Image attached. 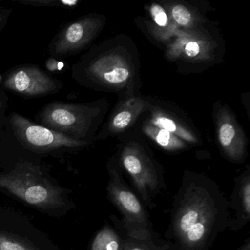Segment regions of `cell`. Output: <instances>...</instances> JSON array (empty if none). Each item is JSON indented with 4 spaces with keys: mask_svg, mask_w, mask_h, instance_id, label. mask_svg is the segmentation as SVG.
I'll return each mask as SVG.
<instances>
[{
    "mask_svg": "<svg viewBox=\"0 0 250 250\" xmlns=\"http://www.w3.org/2000/svg\"><path fill=\"white\" fill-rule=\"evenodd\" d=\"M229 202L206 175L184 174L166 232L168 250H210L229 225Z\"/></svg>",
    "mask_w": 250,
    "mask_h": 250,
    "instance_id": "1",
    "label": "cell"
},
{
    "mask_svg": "<svg viewBox=\"0 0 250 250\" xmlns=\"http://www.w3.org/2000/svg\"><path fill=\"white\" fill-rule=\"evenodd\" d=\"M8 12H10V11H5V12H0V30H1V29H2L5 24V21H6L7 19H8L7 13Z\"/></svg>",
    "mask_w": 250,
    "mask_h": 250,
    "instance_id": "22",
    "label": "cell"
},
{
    "mask_svg": "<svg viewBox=\"0 0 250 250\" xmlns=\"http://www.w3.org/2000/svg\"><path fill=\"white\" fill-rule=\"evenodd\" d=\"M11 123L13 130L20 141L33 150L43 151L62 147L77 148L87 144L84 140L38 125L18 114L12 115Z\"/></svg>",
    "mask_w": 250,
    "mask_h": 250,
    "instance_id": "6",
    "label": "cell"
},
{
    "mask_svg": "<svg viewBox=\"0 0 250 250\" xmlns=\"http://www.w3.org/2000/svg\"><path fill=\"white\" fill-rule=\"evenodd\" d=\"M0 250H40L27 241L14 235L0 232Z\"/></svg>",
    "mask_w": 250,
    "mask_h": 250,
    "instance_id": "17",
    "label": "cell"
},
{
    "mask_svg": "<svg viewBox=\"0 0 250 250\" xmlns=\"http://www.w3.org/2000/svg\"><path fill=\"white\" fill-rule=\"evenodd\" d=\"M103 25L101 18L88 16L71 23L62 30L51 46L55 56H65L83 49L98 34Z\"/></svg>",
    "mask_w": 250,
    "mask_h": 250,
    "instance_id": "7",
    "label": "cell"
},
{
    "mask_svg": "<svg viewBox=\"0 0 250 250\" xmlns=\"http://www.w3.org/2000/svg\"><path fill=\"white\" fill-rule=\"evenodd\" d=\"M229 208L234 210V216L229 219L228 225L229 229L238 230L250 222V173L249 169L235 180Z\"/></svg>",
    "mask_w": 250,
    "mask_h": 250,
    "instance_id": "11",
    "label": "cell"
},
{
    "mask_svg": "<svg viewBox=\"0 0 250 250\" xmlns=\"http://www.w3.org/2000/svg\"><path fill=\"white\" fill-rule=\"evenodd\" d=\"M88 72L96 81L111 87H121L131 77V66L126 58L117 53L99 57L90 64Z\"/></svg>",
    "mask_w": 250,
    "mask_h": 250,
    "instance_id": "10",
    "label": "cell"
},
{
    "mask_svg": "<svg viewBox=\"0 0 250 250\" xmlns=\"http://www.w3.org/2000/svg\"><path fill=\"white\" fill-rule=\"evenodd\" d=\"M218 140L225 156L241 162L246 156V139L241 128L228 109H220L216 115Z\"/></svg>",
    "mask_w": 250,
    "mask_h": 250,
    "instance_id": "9",
    "label": "cell"
},
{
    "mask_svg": "<svg viewBox=\"0 0 250 250\" xmlns=\"http://www.w3.org/2000/svg\"><path fill=\"white\" fill-rule=\"evenodd\" d=\"M143 131L160 147L167 151H180L187 148V143L184 140L165 130L152 125L151 124H146L143 128Z\"/></svg>",
    "mask_w": 250,
    "mask_h": 250,
    "instance_id": "14",
    "label": "cell"
},
{
    "mask_svg": "<svg viewBox=\"0 0 250 250\" xmlns=\"http://www.w3.org/2000/svg\"><path fill=\"white\" fill-rule=\"evenodd\" d=\"M3 85L8 90L28 96H44L58 89L56 81L36 67H23L7 76Z\"/></svg>",
    "mask_w": 250,
    "mask_h": 250,
    "instance_id": "8",
    "label": "cell"
},
{
    "mask_svg": "<svg viewBox=\"0 0 250 250\" xmlns=\"http://www.w3.org/2000/svg\"><path fill=\"white\" fill-rule=\"evenodd\" d=\"M237 250H250V238H247L244 244L239 247Z\"/></svg>",
    "mask_w": 250,
    "mask_h": 250,
    "instance_id": "23",
    "label": "cell"
},
{
    "mask_svg": "<svg viewBox=\"0 0 250 250\" xmlns=\"http://www.w3.org/2000/svg\"><path fill=\"white\" fill-rule=\"evenodd\" d=\"M125 238L110 225H105L93 238L90 250H124Z\"/></svg>",
    "mask_w": 250,
    "mask_h": 250,
    "instance_id": "15",
    "label": "cell"
},
{
    "mask_svg": "<svg viewBox=\"0 0 250 250\" xmlns=\"http://www.w3.org/2000/svg\"><path fill=\"white\" fill-rule=\"evenodd\" d=\"M208 46L203 41L190 40L183 43L182 52L186 56L193 59L208 58Z\"/></svg>",
    "mask_w": 250,
    "mask_h": 250,
    "instance_id": "18",
    "label": "cell"
},
{
    "mask_svg": "<svg viewBox=\"0 0 250 250\" xmlns=\"http://www.w3.org/2000/svg\"><path fill=\"white\" fill-rule=\"evenodd\" d=\"M108 197L123 216L126 235L140 239L153 238L152 225L144 205L126 185L116 161L108 166Z\"/></svg>",
    "mask_w": 250,
    "mask_h": 250,
    "instance_id": "3",
    "label": "cell"
},
{
    "mask_svg": "<svg viewBox=\"0 0 250 250\" xmlns=\"http://www.w3.org/2000/svg\"><path fill=\"white\" fill-rule=\"evenodd\" d=\"M150 14L153 21L159 27H165L169 24V19L165 9L160 5L153 4L150 7Z\"/></svg>",
    "mask_w": 250,
    "mask_h": 250,
    "instance_id": "20",
    "label": "cell"
},
{
    "mask_svg": "<svg viewBox=\"0 0 250 250\" xmlns=\"http://www.w3.org/2000/svg\"><path fill=\"white\" fill-rule=\"evenodd\" d=\"M150 124L174 134L184 141L192 143H198L197 137L190 130L160 111H154L152 113Z\"/></svg>",
    "mask_w": 250,
    "mask_h": 250,
    "instance_id": "13",
    "label": "cell"
},
{
    "mask_svg": "<svg viewBox=\"0 0 250 250\" xmlns=\"http://www.w3.org/2000/svg\"><path fill=\"white\" fill-rule=\"evenodd\" d=\"M148 106L146 101L139 97L123 102L110 120L108 127L109 132L117 134L128 128Z\"/></svg>",
    "mask_w": 250,
    "mask_h": 250,
    "instance_id": "12",
    "label": "cell"
},
{
    "mask_svg": "<svg viewBox=\"0 0 250 250\" xmlns=\"http://www.w3.org/2000/svg\"><path fill=\"white\" fill-rule=\"evenodd\" d=\"M0 187L36 207L52 208L64 205L61 190L32 164H18L9 173L0 175Z\"/></svg>",
    "mask_w": 250,
    "mask_h": 250,
    "instance_id": "2",
    "label": "cell"
},
{
    "mask_svg": "<svg viewBox=\"0 0 250 250\" xmlns=\"http://www.w3.org/2000/svg\"><path fill=\"white\" fill-rule=\"evenodd\" d=\"M97 112L84 105L52 102L42 111L39 120L46 128L77 138L85 134Z\"/></svg>",
    "mask_w": 250,
    "mask_h": 250,
    "instance_id": "5",
    "label": "cell"
},
{
    "mask_svg": "<svg viewBox=\"0 0 250 250\" xmlns=\"http://www.w3.org/2000/svg\"><path fill=\"white\" fill-rule=\"evenodd\" d=\"M47 68H49L51 71H55V70H61L63 67V64L62 62H56L53 60H50L47 62Z\"/></svg>",
    "mask_w": 250,
    "mask_h": 250,
    "instance_id": "21",
    "label": "cell"
},
{
    "mask_svg": "<svg viewBox=\"0 0 250 250\" xmlns=\"http://www.w3.org/2000/svg\"><path fill=\"white\" fill-rule=\"evenodd\" d=\"M172 19L175 22L183 27H188L192 22V15L189 10L184 5H175L172 8Z\"/></svg>",
    "mask_w": 250,
    "mask_h": 250,
    "instance_id": "19",
    "label": "cell"
},
{
    "mask_svg": "<svg viewBox=\"0 0 250 250\" xmlns=\"http://www.w3.org/2000/svg\"><path fill=\"white\" fill-rule=\"evenodd\" d=\"M124 250H168L166 244H159L155 238L140 239L126 235Z\"/></svg>",
    "mask_w": 250,
    "mask_h": 250,
    "instance_id": "16",
    "label": "cell"
},
{
    "mask_svg": "<svg viewBox=\"0 0 250 250\" xmlns=\"http://www.w3.org/2000/svg\"><path fill=\"white\" fill-rule=\"evenodd\" d=\"M121 163L142 200L149 208L153 209L155 207L153 199L164 186L163 178L153 159L141 146L130 143L123 149Z\"/></svg>",
    "mask_w": 250,
    "mask_h": 250,
    "instance_id": "4",
    "label": "cell"
}]
</instances>
